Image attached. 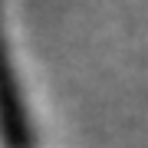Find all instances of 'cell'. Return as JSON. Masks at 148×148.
I'll return each instance as SVG.
<instances>
[{
    "label": "cell",
    "instance_id": "cell-1",
    "mask_svg": "<svg viewBox=\"0 0 148 148\" xmlns=\"http://www.w3.org/2000/svg\"><path fill=\"white\" fill-rule=\"evenodd\" d=\"M0 142L3 148H36L30 109L23 102V89L3 36V10H0Z\"/></svg>",
    "mask_w": 148,
    "mask_h": 148
}]
</instances>
